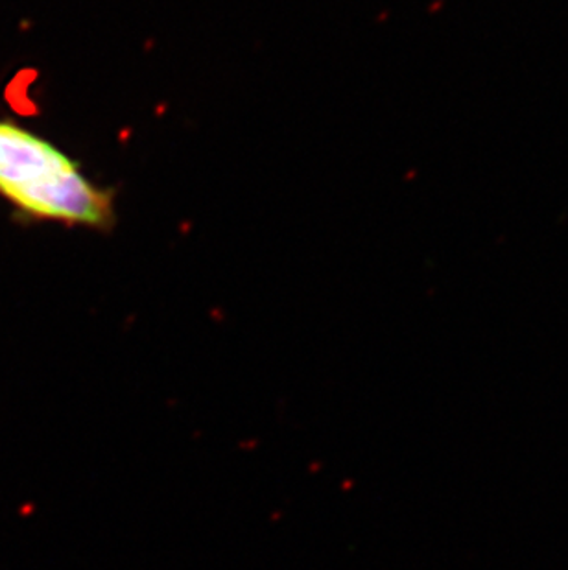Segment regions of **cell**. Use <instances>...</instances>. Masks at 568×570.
<instances>
[{
  "label": "cell",
  "mask_w": 568,
  "mask_h": 570,
  "mask_svg": "<svg viewBox=\"0 0 568 570\" xmlns=\"http://www.w3.org/2000/svg\"><path fill=\"white\" fill-rule=\"evenodd\" d=\"M0 199L27 224L102 233L117 226L114 190L92 184L80 163L10 117H0Z\"/></svg>",
  "instance_id": "6da1fadb"
}]
</instances>
